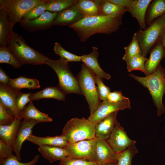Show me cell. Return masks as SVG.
Instances as JSON below:
<instances>
[{"instance_id":"e0dca14e","label":"cell","mask_w":165,"mask_h":165,"mask_svg":"<svg viewBox=\"0 0 165 165\" xmlns=\"http://www.w3.org/2000/svg\"><path fill=\"white\" fill-rule=\"evenodd\" d=\"M38 122L33 119L24 120L18 130L15 142L14 152L19 161L21 160L20 152L24 141L32 134V130Z\"/></svg>"},{"instance_id":"7dc6e473","label":"cell","mask_w":165,"mask_h":165,"mask_svg":"<svg viewBox=\"0 0 165 165\" xmlns=\"http://www.w3.org/2000/svg\"><path fill=\"white\" fill-rule=\"evenodd\" d=\"M159 40L162 45L165 52V30L163 32Z\"/></svg>"},{"instance_id":"8fae6325","label":"cell","mask_w":165,"mask_h":165,"mask_svg":"<svg viewBox=\"0 0 165 165\" xmlns=\"http://www.w3.org/2000/svg\"><path fill=\"white\" fill-rule=\"evenodd\" d=\"M130 103L129 99L118 103H111L108 100L102 101L96 110L87 119L91 122L96 124L114 112L127 108L130 109Z\"/></svg>"},{"instance_id":"ffe728a7","label":"cell","mask_w":165,"mask_h":165,"mask_svg":"<svg viewBox=\"0 0 165 165\" xmlns=\"http://www.w3.org/2000/svg\"><path fill=\"white\" fill-rule=\"evenodd\" d=\"M20 120L15 118L14 121L10 125H0V140L10 147L13 151L17 134L21 123Z\"/></svg>"},{"instance_id":"6da1fadb","label":"cell","mask_w":165,"mask_h":165,"mask_svg":"<svg viewBox=\"0 0 165 165\" xmlns=\"http://www.w3.org/2000/svg\"><path fill=\"white\" fill-rule=\"evenodd\" d=\"M122 16L101 15L83 17L69 27L77 33L80 41H86L97 33L110 34L117 31L122 24Z\"/></svg>"},{"instance_id":"7a4b0ae2","label":"cell","mask_w":165,"mask_h":165,"mask_svg":"<svg viewBox=\"0 0 165 165\" xmlns=\"http://www.w3.org/2000/svg\"><path fill=\"white\" fill-rule=\"evenodd\" d=\"M129 75L147 88L156 107L157 116H160L164 113L165 106L163 104L162 98L165 94V69L160 64L154 72L145 77L133 74Z\"/></svg>"},{"instance_id":"681fc988","label":"cell","mask_w":165,"mask_h":165,"mask_svg":"<svg viewBox=\"0 0 165 165\" xmlns=\"http://www.w3.org/2000/svg\"><path fill=\"white\" fill-rule=\"evenodd\" d=\"M165 30H164V31H165Z\"/></svg>"},{"instance_id":"7bdbcfd3","label":"cell","mask_w":165,"mask_h":165,"mask_svg":"<svg viewBox=\"0 0 165 165\" xmlns=\"http://www.w3.org/2000/svg\"><path fill=\"white\" fill-rule=\"evenodd\" d=\"M12 148L0 139V163L13 154Z\"/></svg>"},{"instance_id":"4316f807","label":"cell","mask_w":165,"mask_h":165,"mask_svg":"<svg viewBox=\"0 0 165 165\" xmlns=\"http://www.w3.org/2000/svg\"><path fill=\"white\" fill-rule=\"evenodd\" d=\"M165 14V0H154L150 4L147 11L145 22L149 26L156 19Z\"/></svg>"},{"instance_id":"ab89813d","label":"cell","mask_w":165,"mask_h":165,"mask_svg":"<svg viewBox=\"0 0 165 165\" xmlns=\"http://www.w3.org/2000/svg\"><path fill=\"white\" fill-rule=\"evenodd\" d=\"M7 108L0 101V125H7L11 124L14 120L15 117L9 114Z\"/></svg>"},{"instance_id":"60d3db41","label":"cell","mask_w":165,"mask_h":165,"mask_svg":"<svg viewBox=\"0 0 165 165\" xmlns=\"http://www.w3.org/2000/svg\"><path fill=\"white\" fill-rule=\"evenodd\" d=\"M59 165H98L96 162L72 158H65L60 161Z\"/></svg>"},{"instance_id":"cb8c5ba5","label":"cell","mask_w":165,"mask_h":165,"mask_svg":"<svg viewBox=\"0 0 165 165\" xmlns=\"http://www.w3.org/2000/svg\"><path fill=\"white\" fill-rule=\"evenodd\" d=\"M11 24L4 8L0 6V45L7 46L13 32Z\"/></svg>"},{"instance_id":"f546056e","label":"cell","mask_w":165,"mask_h":165,"mask_svg":"<svg viewBox=\"0 0 165 165\" xmlns=\"http://www.w3.org/2000/svg\"><path fill=\"white\" fill-rule=\"evenodd\" d=\"M8 85L18 90L24 88L34 89L40 87L39 81L37 79L27 78L23 76L14 79H10Z\"/></svg>"},{"instance_id":"ee69618b","label":"cell","mask_w":165,"mask_h":165,"mask_svg":"<svg viewBox=\"0 0 165 165\" xmlns=\"http://www.w3.org/2000/svg\"><path fill=\"white\" fill-rule=\"evenodd\" d=\"M129 99L124 96L120 91H115L111 92L109 94L107 100L112 103H118Z\"/></svg>"},{"instance_id":"c3c4849f","label":"cell","mask_w":165,"mask_h":165,"mask_svg":"<svg viewBox=\"0 0 165 165\" xmlns=\"http://www.w3.org/2000/svg\"><path fill=\"white\" fill-rule=\"evenodd\" d=\"M104 165H117V163H110Z\"/></svg>"},{"instance_id":"5b68a950","label":"cell","mask_w":165,"mask_h":165,"mask_svg":"<svg viewBox=\"0 0 165 165\" xmlns=\"http://www.w3.org/2000/svg\"><path fill=\"white\" fill-rule=\"evenodd\" d=\"M46 64L50 66L57 76V86L65 94L71 93L82 94L77 78L70 70L68 62L60 58L56 60L49 58Z\"/></svg>"},{"instance_id":"74e56055","label":"cell","mask_w":165,"mask_h":165,"mask_svg":"<svg viewBox=\"0 0 165 165\" xmlns=\"http://www.w3.org/2000/svg\"><path fill=\"white\" fill-rule=\"evenodd\" d=\"M94 78L100 99L102 101L107 100L108 96L111 92L110 88L105 85L100 77L95 75Z\"/></svg>"},{"instance_id":"83f0119b","label":"cell","mask_w":165,"mask_h":165,"mask_svg":"<svg viewBox=\"0 0 165 165\" xmlns=\"http://www.w3.org/2000/svg\"><path fill=\"white\" fill-rule=\"evenodd\" d=\"M22 118L24 120L33 119L38 123L52 122L53 119L47 114L40 111L31 101L26 106L21 112Z\"/></svg>"},{"instance_id":"52a82bcc","label":"cell","mask_w":165,"mask_h":165,"mask_svg":"<svg viewBox=\"0 0 165 165\" xmlns=\"http://www.w3.org/2000/svg\"><path fill=\"white\" fill-rule=\"evenodd\" d=\"M165 29V14L154 20L145 29H140L136 33L141 54L146 57L160 39Z\"/></svg>"},{"instance_id":"d6a6232c","label":"cell","mask_w":165,"mask_h":165,"mask_svg":"<svg viewBox=\"0 0 165 165\" xmlns=\"http://www.w3.org/2000/svg\"><path fill=\"white\" fill-rule=\"evenodd\" d=\"M147 59L146 57L142 54L137 55L131 57L126 62L127 71L130 72L134 70H139L143 72L146 76L148 75L145 66V62Z\"/></svg>"},{"instance_id":"b9f144b4","label":"cell","mask_w":165,"mask_h":165,"mask_svg":"<svg viewBox=\"0 0 165 165\" xmlns=\"http://www.w3.org/2000/svg\"><path fill=\"white\" fill-rule=\"evenodd\" d=\"M31 93H24L21 92L17 97L16 104L18 111L21 113L22 111L28 103L32 101L30 96Z\"/></svg>"},{"instance_id":"5bb4252c","label":"cell","mask_w":165,"mask_h":165,"mask_svg":"<svg viewBox=\"0 0 165 165\" xmlns=\"http://www.w3.org/2000/svg\"><path fill=\"white\" fill-rule=\"evenodd\" d=\"M96 141V162L98 165L117 163L118 154L114 152L106 140L94 138Z\"/></svg>"},{"instance_id":"ac0fdd59","label":"cell","mask_w":165,"mask_h":165,"mask_svg":"<svg viewBox=\"0 0 165 165\" xmlns=\"http://www.w3.org/2000/svg\"><path fill=\"white\" fill-rule=\"evenodd\" d=\"M118 112L112 113L96 124V137L105 140L109 138L117 121Z\"/></svg>"},{"instance_id":"3957f363","label":"cell","mask_w":165,"mask_h":165,"mask_svg":"<svg viewBox=\"0 0 165 165\" xmlns=\"http://www.w3.org/2000/svg\"><path fill=\"white\" fill-rule=\"evenodd\" d=\"M9 47L22 65H38L46 64L49 58L30 47L25 40L13 32L8 43Z\"/></svg>"},{"instance_id":"30bf717a","label":"cell","mask_w":165,"mask_h":165,"mask_svg":"<svg viewBox=\"0 0 165 165\" xmlns=\"http://www.w3.org/2000/svg\"><path fill=\"white\" fill-rule=\"evenodd\" d=\"M114 152L118 153L134 146L136 141L130 139L117 121L109 138L106 140Z\"/></svg>"},{"instance_id":"484cf974","label":"cell","mask_w":165,"mask_h":165,"mask_svg":"<svg viewBox=\"0 0 165 165\" xmlns=\"http://www.w3.org/2000/svg\"><path fill=\"white\" fill-rule=\"evenodd\" d=\"M65 95L58 86H49L36 93H31L30 98L31 101L45 98H52L60 101H65Z\"/></svg>"},{"instance_id":"7c38bea8","label":"cell","mask_w":165,"mask_h":165,"mask_svg":"<svg viewBox=\"0 0 165 165\" xmlns=\"http://www.w3.org/2000/svg\"><path fill=\"white\" fill-rule=\"evenodd\" d=\"M21 92L8 85L0 83V101L9 110L15 118L21 120L22 118L21 113L18 110L16 104V99Z\"/></svg>"},{"instance_id":"8d00e7d4","label":"cell","mask_w":165,"mask_h":165,"mask_svg":"<svg viewBox=\"0 0 165 165\" xmlns=\"http://www.w3.org/2000/svg\"><path fill=\"white\" fill-rule=\"evenodd\" d=\"M55 53L65 61L79 62L81 61V56L73 54L64 49L58 42H56L53 48Z\"/></svg>"},{"instance_id":"8992f818","label":"cell","mask_w":165,"mask_h":165,"mask_svg":"<svg viewBox=\"0 0 165 165\" xmlns=\"http://www.w3.org/2000/svg\"><path fill=\"white\" fill-rule=\"evenodd\" d=\"M95 74L85 64H82L77 77L82 94L88 103L90 115L96 110L101 103L95 80Z\"/></svg>"},{"instance_id":"bcb514c9","label":"cell","mask_w":165,"mask_h":165,"mask_svg":"<svg viewBox=\"0 0 165 165\" xmlns=\"http://www.w3.org/2000/svg\"><path fill=\"white\" fill-rule=\"evenodd\" d=\"M9 77L2 69L0 68V83L8 85L10 80Z\"/></svg>"},{"instance_id":"7402d4cb","label":"cell","mask_w":165,"mask_h":165,"mask_svg":"<svg viewBox=\"0 0 165 165\" xmlns=\"http://www.w3.org/2000/svg\"><path fill=\"white\" fill-rule=\"evenodd\" d=\"M27 140L39 147L46 145L65 148L68 142L61 135L55 136L40 137L31 134Z\"/></svg>"},{"instance_id":"d4e9b609","label":"cell","mask_w":165,"mask_h":165,"mask_svg":"<svg viewBox=\"0 0 165 165\" xmlns=\"http://www.w3.org/2000/svg\"><path fill=\"white\" fill-rule=\"evenodd\" d=\"M75 5L83 17L100 15V7L97 0H75Z\"/></svg>"},{"instance_id":"4dcf8cb0","label":"cell","mask_w":165,"mask_h":165,"mask_svg":"<svg viewBox=\"0 0 165 165\" xmlns=\"http://www.w3.org/2000/svg\"><path fill=\"white\" fill-rule=\"evenodd\" d=\"M0 63H7L13 67L19 68L22 65L9 47L0 45Z\"/></svg>"},{"instance_id":"d6986e66","label":"cell","mask_w":165,"mask_h":165,"mask_svg":"<svg viewBox=\"0 0 165 165\" xmlns=\"http://www.w3.org/2000/svg\"><path fill=\"white\" fill-rule=\"evenodd\" d=\"M97 50V47L93 46L92 51L90 53L81 56V61L95 75L102 78L108 80L111 78L110 75L104 71L99 64L97 59L99 54Z\"/></svg>"},{"instance_id":"9c48e42d","label":"cell","mask_w":165,"mask_h":165,"mask_svg":"<svg viewBox=\"0 0 165 165\" xmlns=\"http://www.w3.org/2000/svg\"><path fill=\"white\" fill-rule=\"evenodd\" d=\"M68 152V157L90 161H96V141L95 138L69 142L64 148Z\"/></svg>"},{"instance_id":"e575fe53","label":"cell","mask_w":165,"mask_h":165,"mask_svg":"<svg viewBox=\"0 0 165 165\" xmlns=\"http://www.w3.org/2000/svg\"><path fill=\"white\" fill-rule=\"evenodd\" d=\"M138 152V150L134 145L117 153V165H132L133 158Z\"/></svg>"},{"instance_id":"4fadbf2b","label":"cell","mask_w":165,"mask_h":165,"mask_svg":"<svg viewBox=\"0 0 165 165\" xmlns=\"http://www.w3.org/2000/svg\"><path fill=\"white\" fill-rule=\"evenodd\" d=\"M58 13L46 11L36 19L20 23V26L25 30L30 32L48 29L53 26V22Z\"/></svg>"},{"instance_id":"d590c367","label":"cell","mask_w":165,"mask_h":165,"mask_svg":"<svg viewBox=\"0 0 165 165\" xmlns=\"http://www.w3.org/2000/svg\"><path fill=\"white\" fill-rule=\"evenodd\" d=\"M48 0L38 4L26 13L23 16L20 23L36 19L46 11V3Z\"/></svg>"},{"instance_id":"836d02e7","label":"cell","mask_w":165,"mask_h":165,"mask_svg":"<svg viewBox=\"0 0 165 165\" xmlns=\"http://www.w3.org/2000/svg\"><path fill=\"white\" fill-rule=\"evenodd\" d=\"M124 49L125 53L122 59L125 62L134 56L141 54V47L137 37L136 33L134 34L129 44L124 47Z\"/></svg>"},{"instance_id":"f1b7e54d","label":"cell","mask_w":165,"mask_h":165,"mask_svg":"<svg viewBox=\"0 0 165 165\" xmlns=\"http://www.w3.org/2000/svg\"><path fill=\"white\" fill-rule=\"evenodd\" d=\"M100 7V15L112 17L123 16L126 12L123 8L109 0H97Z\"/></svg>"},{"instance_id":"9a60e30c","label":"cell","mask_w":165,"mask_h":165,"mask_svg":"<svg viewBox=\"0 0 165 165\" xmlns=\"http://www.w3.org/2000/svg\"><path fill=\"white\" fill-rule=\"evenodd\" d=\"M152 0H132L130 5L125 9L138 22L141 30L146 28L145 17L148 8Z\"/></svg>"},{"instance_id":"2e32d148","label":"cell","mask_w":165,"mask_h":165,"mask_svg":"<svg viewBox=\"0 0 165 165\" xmlns=\"http://www.w3.org/2000/svg\"><path fill=\"white\" fill-rule=\"evenodd\" d=\"M83 16L75 5L58 13L52 25L69 26L77 23Z\"/></svg>"},{"instance_id":"f35d334b","label":"cell","mask_w":165,"mask_h":165,"mask_svg":"<svg viewBox=\"0 0 165 165\" xmlns=\"http://www.w3.org/2000/svg\"><path fill=\"white\" fill-rule=\"evenodd\" d=\"M39 156L37 155L35 156L33 159L30 162L26 163H22L20 162L16 155L12 156L4 160L0 165H35L38 161Z\"/></svg>"},{"instance_id":"44dd1931","label":"cell","mask_w":165,"mask_h":165,"mask_svg":"<svg viewBox=\"0 0 165 165\" xmlns=\"http://www.w3.org/2000/svg\"><path fill=\"white\" fill-rule=\"evenodd\" d=\"M149 58L145 64L148 75L156 70L162 59L165 57V52L162 45L159 40L150 50Z\"/></svg>"},{"instance_id":"603a6c76","label":"cell","mask_w":165,"mask_h":165,"mask_svg":"<svg viewBox=\"0 0 165 165\" xmlns=\"http://www.w3.org/2000/svg\"><path fill=\"white\" fill-rule=\"evenodd\" d=\"M38 150L43 157L50 163L60 161L69 156L68 152L64 148L43 145L39 147Z\"/></svg>"},{"instance_id":"ba28073f","label":"cell","mask_w":165,"mask_h":165,"mask_svg":"<svg viewBox=\"0 0 165 165\" xmlns=\"http://www.w3.org/2000/svg\"><path fill=\"white\" fill-rule=\"evenodd\" d=\"M46 0H0V6L5 10L11 24L14 26L20 23L23 16L37 5Z\"/></svg>"},{"instance_id":"277c9868","label":"cell","mask_w":165,"mask_h":165,"mask_svg":"<svg viewBox=\"0 0 165 165\" xmlns=\"http://www.w3.org/2000/svg\"><path fill=\"white\" fill-rule=\"evenodd\" d=\"M96 124L84 118H72L64 127L61 134L69 143L94 138Z\"/></svg>"},{"instance_id":"1f68e13d","label":"cell","mask_w":165,"mask_h":165,"mask_svg":"<svg viewBox=\"0 0 165 165\" xmlns=\"http://www.w3.org/2000/svg\"><path fill=\"white\" fill-rule=\"evenodd\" d=\"M75 0H48L46 11L58 13L75 4Z\"/></svg>"},{"instance_id":"f6af8a7d","label":"cell","mask_w":165,"mask_h":165,"mask_svg":"<svg viewBox=\"0 0 165 165\" xmlns=\"http://www.w3.org/2000/svg\"><path fill=\"white\" fill-rule=\"evenodd\" d=\"M112 2L123 8L125 10L130 4L132 0H109Z\"/></svg>"}]
</instances>
